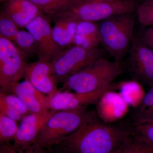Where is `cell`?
Masks as SVG:
<instances>
[{
    "label": "cell",
    "mask_w": 153,
    "mask_h": 153,
    "mask_svg": "<svg viewBox=\"0 0 153 153\" xmlns=\"http://www.w3.org/2000/svg\"><path fill=\"white\" fill-rule=\"evenodd\" d=\"M120 84L113 83L98 90L88 92H69L58 90L55 93L47 95V108L55 111L71 110L97 102L104 94L119 87Z\"/></svg>",
    "instance_id": "8"
},
{
    "label": "cell",
    "mask_w": 153,
    "mask_h": 153,
    "mask_svg": "<svg viewBox=\"0 0 153 153\" xmlns=\"http://www.w3.org/2000/svg\"><path fill=\"white\" fill-rule=\"evenodd\" d=\"M26 56L13 42L0 36L1 92L8 93L14 84L24 78Z\"/></svg>",
    "instance_id": "7"
},
{
    "label": "cell",
    "mask_w": 153,
    "mask_h": 153,
    "mask_svg": "<svg viewBox=\"0 0 153 153\" xmlns=\"http://www.w3.org/2000/svg\"><path fill=\"white\" fill-rule=\"evenodd\" d=\"M24 78L37 90L47 95L58 90V80L50 61L39 59L36 62L27 63Z\"/></svg>",
    "instance_id": "10"
},
{
    "label": "cell",
    "mask_w": 153,
    "mask_h": 153,
    "mask_svg": "<svg viewBox=\"0 0 153 153\" xmlns=\"http://www.w3.org/2000/svg\"><path fill=\"white\" fill-rule=\"evenodd\" d=\"M117 153H153V146L130 133Z\"/></svg>",
    "instance_id": "20"
},
{
    "label": "cell",
    "mask_w": 153,
    "mask_h": 153,
    "mask_svg": "<svg viewBox=\"0 0 153 153\" xmlns=\"http://www.w3.org/2000/svg\"><path fill=\"white\" fill-rule=\"evenodd\" d=\"M46 150H47V153H63L59 152V151L56 150L52 148L47 149H46Z\"/></svg>",
    "instance_id": "27"
},
{
    "label": "cell",
    "mask_w": 153,
    "mask_h": 153,
    "mask_svg": "<svg viewBox=\"0 0 153 153\" xmlns=\"http://www.w3.org/2000/svg\"><path fill=\"white\" fill-rule=\"evenodd\" d=\"M130 133L137 138L153 146V122L134 124Z\"/></svg>",
    "instance_id": "24"
},
{
    "label": "cell",
    "mask_w": 153,
    "mask_h": 153,
    "mask_svg": "<svg viewBox=\"0 0 153 153\" xmlns=\"http://www.w3.org/2000/svg\"><path fill=\"white\" fill-rule=\"evenodd\" d=\"M0 153H8L5 146L4 144H1L0 147Z\"/></svg>",
    "instance_id": "28"
},
{
    "label": "cell",
    "mask_w": 153,
    "mask_h": 153,
    "mask_svg": "<svg viewBox=\"0 0 153 153\" xmlns=\"http://www.w3.org/2000/svg\"><path fill=\"white\" fill-rule=\"evenodd\" d=\"M52 28L54 41L61 48L74 44V36L79 21L71 18L56 17Z\"/></svg>",
    "instance_id": "15"
},
{
    "label": "cell",
    "mask_w": 153,
    "mask_h": 153,
    "mask_svg": "<svg viewBox=\"0 0 153 153\" xmlns=\"http://www.w3.org/2000/svg\"><path fill=\"white\" fill-rule=\"evenodd\" d=\"M86 106L57 111L45 123L33 144L47 149L79 128L94 113Z\"/></svg>",
    "instance_id": "4"
},
{
    "label": "cell",
    "mask_w": 153,
    "mask_h": 153,
    "mask_svg": "<svg viewBox=\"0 0 153 153\" xmlns=\"http://www.w3.org/2000/svg\"><path fill=\"white\" fill-rule=\"evenodd\" d=\"M105 1H123V0H105Z\"/></svg>",
    "instance_id": "29"
},
{
    "label": "cell",
    "mask_w": 153,
    "mask_h": 153,
    "mask_svg": "<svg viewBox=\"0 0 153 153\" xmlns=\"http://www.w3.org/2000/svg\"><path fill=\"white\" fill-rule=\"evenodd\" d=\"M137 16L144 27H153V0H146L138 6Z\"/></svg>",
    "instance_id": "23"
},
{
    "label": "cell",
    "mask_w": 153,
    "mask_h": 153,
    "mask_svg": "<svg viewBox=\"0 0 153 153\" xmlns=\"http://www.w3.org/2000/svg\"><path fill=\"white\" fill-rule=\"evenodd\" d=\"M101 43L98 25L95 22L80 21L74 36V45L86 49L97 48Z\"/></svg>",
    "instance_id": "16"
},
{
    "label": "cell",
    "mask_w": 153,
    "mask_h": 153,
    "mask_svg": "<svg viewBox=\"0 0 153 153\" xmlns=\"http://www.w3.org/2000/svg\"><path fill=\"white\" fill-rule=\"evenodd\" d=\"M25 28L37 43L39 59L51 62L62 51L54 41L49 20L42 14L32 20Z\"/></svg>",
    "instance_id": "9"
},
{
    "label": "cell",
    "mask_w": 153,
    "mask_h": 153,
    "mask_svg": "<svg viewBox=\"0 0 153 153\" xmlns=\"http://www.w3.org/2000/svg\"><path fill=\"white\" fill-rule=\"evenodd\" d=\"M129 134L128 130L105 122L95 112L51 148L63 153H116Z\"/></svg>",
    "instance_id": "1"
},
{
    "label": "cell",
    "mask_w": 153,
    "mask_h": 153,
    "mask_svg": "<svg viewBox=\"0 0 153 153\" xmlns=\"http://www.w3.org/2000/svg\"><path fill=\"white\" fill-rule=\"evenodd\" d=\"M140 38L146 45L153 49V27L146 28Z\"/></svg>",
    "instance_id": "26"
},
{
    "label": "cell",
    "mask_w": 153,
    "mask_h": 153,
    "mask_svg": "<svg viewBox=\"0 0 153 153\" xmlns=\"http://www.w3.org/2000/svg\"><path fill=\"white\" fill-rule=\"evenodd\" d=\"M4 1V0H1V1Z\"/></svg>",
    "instance_id": "30"
},
{
    "label": "cell",
    "mask_w": 153,
    "mask_h": 153,
    "mask_svg": "<svg viewBox=\"0 0 153 153\" xmlns=\"http://www.w3.org/2000/svg\"><path fill=\"white\" fill-rule=\"evenodd\" d=\"M121 62L100 58L90 65L68 76L63 81V89L79 93L93 92L112 84L122 74Z\"/></svg>",
    "instance_id": "2"
},
{
    "label": "cell",
    "mask_w": 153,
    "mask_h": 153,
    "mask_svg": "<svg viewBox=\"0 0 153 153\" xmlns=\"http://www.w3.org/2000/svg\"><path fill=\"white\" fill-rule=\"evenodd\" d=\"M129 61L138 79L153 86V49L139 39L134 40L129 50Z\"/></svg>",
    "instance_id": "11"
},
{
    "label": "cell",
    "mask_w": 153,
    "mask_h": 153,
    "mask_svg": "<svg viewBox=\"0 0 153 153\" xmlns=\"http://www.w3.org/2000/svg\"><path fill=\"white\" fill-rule=\"evenodd\" d=\"M7 94L19 97L32 113H40L49 110L47 105V95L37 90L26 79L14 84Z\"/></svg>",
    "instance_id": "13"
},
{
    "label": "cell",
    "mask_w": 153,
    "mask_h": 153,
    "mask_svg": "<svg viewBox=\"0 0 153 153\" xmlns=\"http://www.w3.org/2000/svg\"><path fill=\"white\" fill-rule=\"evenodd\" d=\"M135 23V16L132 12L113 16L98 25L101 43L115 61L121 62L131 46Z\"/></svg>",
    "instance_id": "3"
},
{
    "label": "cell",
    "mask_w": 153,
    "mask_h": 153,
    "mask_svg": "<svg viewBox=\"0 0 153 153\" xmlns=\"http://www.w3.org/2000/svg\"><path fill=\"white\" fill-rule=\"evenodd\" d=\"M2 13L10 18L19 28L26 27L42 12L29 0H7Z\"/></svg>",
    "instance_id": "14"
},
{
    "label": "cell",
    "mask_w": 153,
    "mask_h": 153,
    "mask_svg": "<svg viewBox=\"0 0 153 153\" xmlns=\"http://www.w3.org/2000/svg\"><path fill=\"white\" fill-rule=\"evenodd\" d=\"M104 51L97 48L86 49L74 45L61 51L51 61L58 82L89 66L102 57Z\"/></svg>",
    "instance_id": "6"
},
{
    "label": "cell",
    "mask_w": 153,
    "mask_h": 153,
    "mask_svg": "<svg viewBox=\"0 0 153 153\" xmlns=\"http://www.w3.org/2000/svg\"><path fill=\"white\" fill-rule=\"evenodd\" d=\"M13 43L25 55L38 53V47L35 39L30 32L19 30Z\"/></svg>",
    "instance_id": "21"
},
{
    "label": "cell",
    "mask_w": 153,
    "mask_h": 153,
    "mask_svg": "<svg viewBox=\"0 0 153 153\" xmlns=\"http://www.w3.org/2000/svg\"><path fill=\"white\" fill-rule=\"evenodd\" d=\"M116 153H117V152H116Z\"/></svg>",
    "instance_id": "31"
},
{
    "label": "cell",
    "mask_w": 153,
    "mask_h": 153,
    "mask_svg": "<svg viewBox=\"0 0 153 153\" xmlns=\"http://www.w3.org/2000/svg\"><path fill=\"white\" fill-rule=\"evenodd\" d=\"M56 112L49 109L25 116L19 125L13 140L14 146L24 150L33 145L44 124Z\"/></svg>",
    "instance_id": "12"
},
{
    "label": "cell",
    "mask_w": 153,
    "mask_h": 153,
    "mask_svg": "<svg viewBox=\"0 0 153 153\" xmlns=\"http://www.w3.org/2000/svg\"><path fill=\"white\" fill-rule=\"evenodd\" d=\"M138 6L135 0H77L68 10L53 16L68 17L79 22H101L116 15L134 12Z\"/></svg>",
    "instance_id": "5"
},
{
    "label": "cell",
    "mask_w": 153,
    "mask_h": 153,
    "mask_svg": "<svg viewBox=\"0 0 153 153\" xmlns=\"http://www.w3.org/2000/svg\"><path fill=\"white\" fill-rule=\"evenodd\" d=\"M134 120V124L153 122V86L136 108Z\"/></svg>",
    "instance_id": "19"
},
{
    "label": "cell",
    "mask_w": 153,
    "mask_h": 153,
    "mask_svg": "<svg viewBox=\"0 0 153 153\" xmlns=\"http://www.w3.org/2000/svg\"><path fill=\"white\" fill-rule=\"evenodd\" d=\"M0 113L16 121H21L25 116L32 113L16 95L1 92Z\"/></svg>",
    "instance_id": "17"
},
{
    "label": "cell",
    "mask_w": 153,
    "mask_h": 153,
    "mask_svg": "<svg viewBox=\"0 0 153 153\" xmlns=\"http://www.w3.org/2000/svg\"><path fill=\"white\" fill-rule=\"evenodd\" d=\"M19 27L10 18L1 14L0 17V36L13 42L14 38L18 31Z\"/></svg>",
    "instance_id": "25"
},
{
    "label": "cell",
    "mask_w": 153,
    "mask_h": 153,
    "mask_svg": "<svg viewBox=\"0 0 153 153\" xmlns=\"http://www.w3.org/2000/svg\"><path fill=\"white\" fill-rule=\"evenodd\" d=\"M38 8L41 12L51 16L68 10L77 0H29Z\"/></svg>",
    "instance_id": "18"
},
{
    "label": "cell",
    "mask_w": 153,
    "mask_h": 153,
    "mask_svg": "<svg viewBox=\"0 0 153 153\" xmlns=\"http://www.w3.org/2000/svg\"><path fill=\"white\" fill-rule=\"evenodd\" d=\"M17 121L0 113V142L1 144L13 141L19 126Z\"/></svg>",
    "instance_id": "22"
}]
</instances>
